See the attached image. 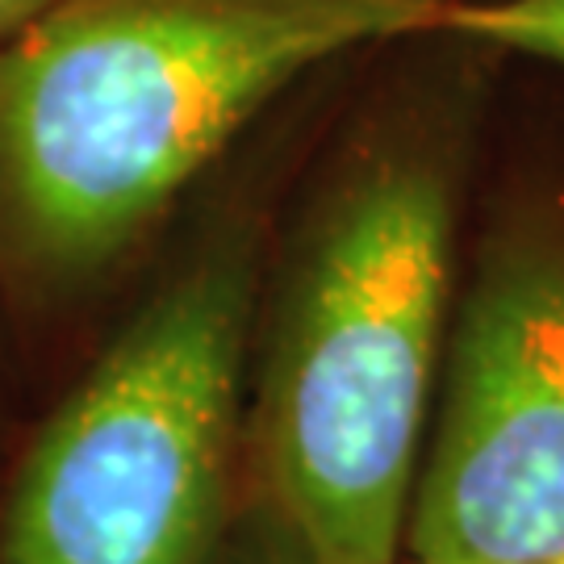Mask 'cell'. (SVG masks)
Here are the masks:
<instances>
[{"instance_id":"cell-1","label":"cell","mask_w":564,"mask_h":564,"mask_svg":"<svg viewBox=\"0 0 564 564\" xmlns=\"http://www.w3.org/2000/svg\"><path fill=\"white\" fill-rule=\"evenodd\" d=\"M272 276L251 440L297 564H393L452 330L456 235L502 55L444 21L364 51Z\"/></svg>"},{"instance_id":"cell-2","label":"cell","mask_w":564,"mask_h":564,"mask_svg":"<svg viewBox=\"0 0 564 564\" xmlns=\"http://www.w3.org/2000/svg\"><path fill=\"white\" fill-rule=\"evenodd\" d=\"M447 4H51L0 42V263L42 289L109 272L268 109Z\"/></svg>"},{"instance_id":"cell-3","label":"cell","mask_w":564,"mask_h":564,"mask_svg":"<svg viewBox=\"0 0 564 564\" xmlns=\"http://www.w3.org/2000/svg\"><path fill=\"white\" fill-rule=\"evenodd\" d=\"M263 226H209L42 423L0 514V564H209L242 444Z\"/></svg>"},{"instance_id":"cell-4","label":"cell","mask_w":564,"mask_h":564,"mask_svg":"<svg viewBox=\"0 0 564 564\" xmlns=\"http://www.w3.org/2000/svg\"><path fill=\"white\" fill-rule=\"evenodd\" d=\"M405 527L414 564L564 552V202L523 205L485 235Z\"/></svg>"},{"instance_id":"cell-5","label":"cell","mask_w":564,"mask_h":564,"mask_svg":"<svg viewBox=\"0 0 564 564\" xmlns=\"http://www.w3.org/2000/svg\"><path fill=\"white\" fill-rule=\"evenodd\" d=\"M447 30L564 76V0H452L440 18Z\"/></svg>"},{"instance_id":"cell-6","label":"cell","mask_w":564,"mask_h":564,"mask_svg":"<svg viewBox=\"0 0 564 564\" xmlns=\"http://www.w3.org/2000/svg\"><path fill=\"white\" fill-rule=\"evenodd\" d=\"M51 4L59 0H0V42H9L13 34H21L30 21H39Z\"/></svg>"},{"instance_id":"cell-7","label":"cell","mask_w":564,"mask_h":564,"mask_svg":"<svg viewBox=\"0 0 564 564\" xmlns=\"http://www.w3.org/2000/svg\"><path fill=\"white\" fill-rule=\"evenodd\" d=\"M544 564H564V552H561V556H552V561H544Z\"/></svg>"}]
</instances>
